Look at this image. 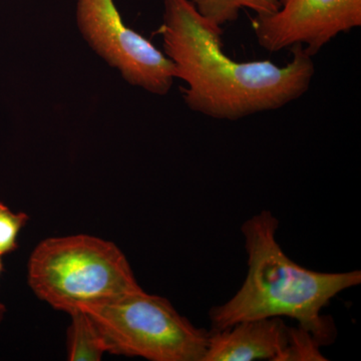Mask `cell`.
Returning <instances> with one entry per match:
<instances>
[{
  "label": "cell",
  "instance_id": "8",
  "mask_svg": "<svg viewBox=\"0 0 361 361\" xmlns=\"http://www.w3.org/2000/svg\"><path fill=\"white\" fill-rule=\"evenodd\" d=\"M68 330V356L71 361H99L108 353L101 331L85 311L75 310Z\"/></svg>",
  "mask_w": 361,
  "mask_h": 361
},
{
  "label": "cell",
  "instance_id": "3",
  "mask_svg": "<svg viewBox=\"0 0 361 361\" xmlns=\"http://www.w3.org/2000/svg\"><path fill=\"white\" fill-rule=\"evenodd\" d=\"M27 276L40 300L68 313L142 289L115 243L85 234L40 242L28 261Z\"/></svg>",
  "mask_w": 361,
  "mask_h": 361
},
{
  "label": "cell",
  "instance_id": "7",
  "mask_svg": "<svg viewBox=\"0 0 361 361\" xmlns=\"http://www.w3.org/2000/svg\"><path fill=\"white\" fill-rule=\"evenodd\" d=\"M287 327L283 318L268 317L210 330L203 361H275L286 345Z\"/></svg>",
  "mask_w": 361,
  "mask_h": 361
},
{
  "label": "cell",
  "instance_id": "9",
  "mask_svg": "<svg viewBox=\"0 0 361 361\" xmlns=\"http://www.w3.org/2000/svg\"><path fill=\"white\" fill-rule=\"evenodd\" d=\"M199 11L214 25L222 27L225 23L238 20L240 11L250 9L256 16H268L276 13L275 0H191Z\"/></svg>",
  "mask_w": 361,
  "mask_h": 361
},
{
  "label": "cell",
  "instance_id": "11",
  "mask_svg": "<svg viewBox=\"0 0 361 361\" xmlns=\"http://www.w3.org/2000/svg\"><path fill=\"white\" fill-rule=\"evenodd\" d=\"M30 220L27 214L13 213L0 202V255L13 253L18 249V238Z\"/></svg>",
  "mask_w": 361,
  "mask_h": 361
},
{
  "label": "cell",
  "instance_id": "2",
  "mask_svg": "<svg viewBox=\"0 0 361 361\" xmlns=\"http://www.w3.org/2000/svg\"><path fill=\"white\" fill-rule=\"evenodd\" d=\"M278 226L270 211L256 214L242 225L248 272L230 300L211 308V331L244 320L289 317L322 346L329 345L336 339V327L322 311L342 291L361 283V271L324 273L296 264L277 242Z\"/></svg>",
  "mask_w": 361,
  "mask_h": 361
},
{
  "label": "cell",
  "instance_id": "10",
  "mask_svg": "<svg viewBox=\"0 0 361 361\" xmlns=\"http://www.w3.org/2000/svg\"><path fill=\"white\" fill-rule=\"evenodd\" d=\"M322 344L308 330L300 325L287 327L285 348L275 361H324L327 358L320 353Z\"/></svg>",
  "mask_w": 361,
  "mask_h": 361
},
{
  "label": "cell",
  "instance_id": "12",
  "mask_svg": "<svg viewBox=\"0 0 361 361\" xmlns=\"http://www.w3.org/2000/svg\"><path fill=\"white\" fill-rule=\"evenodd\" d=\"M2 271H4V263H2L1 255H0V274H1ZM6 311V306H4V304L0 303V322H1L2 318H4Z\"/></svg>",
  "mask_w": 361,
  "mask_h": 361
},
{
  "label": "cell",
  "instance_id": "5",
  "mask_svg": "<svg viewBox=\"0 0 361 361\" xmlns=\"http://www.w3.org/2000/svg\"><path fill=\"white\" fill-rule=\"evenodd\" d=\"M80 35L99 58L134 87L165 96L174 85L172 61L123 23L114 0H77Z\"/></svg>",
  "mask_w": 361,
  "mask_h": 361
},
{
  "label": "cell",
  "instance_id": "1",
  "mask_svg": "<svg viewBox=\"0 0 361 361\" xmlns=\"http://www.w3.org/2000/svg\"><path fill=\"white\" fill-rule=\"evenodd\" d=\"M160 35L166 56L184 80L190 110L217 120L237 121L274 111L310 90L315 66L302 45H294L286 66L269 61L239 63L223 49L222 27L207 20L191 0H163Z\"/></svg>",
  "mask_w": 361,
  "mask_h": 361
},
{
  "label": "cell",
  "instance_id": "4",
  "mask_svg": "<svg viewBox=\"0 0 361 361\" xmlns=\"http://www.w3.org/2000/svg\"><path fill=\"white\" fill-rule=\"evenodd\" d=\"M101 331L108 353L151 361H203L209 331L180 315L164 297L141 290L78 308Z\"/></svg>",
  "mask_w": 361,
  "mask_h": 361
},
{
  "label": "cell",
  "instance_id": "6",
  "mask_svg": "<svg viewBox=\"0 0 361 361\" xmlns=\"http://www.w3.org/2000/svg\"><path fill=\"white\" fill-rule=\"evenodd\" d=\"M275 1L276 13L252 20L259 45L270 52L300 44L314 56L337 35L361 26V0Z\"/></svg>",
  "mask_w": 361,
  "mask_h": 361
}]
</instances>
